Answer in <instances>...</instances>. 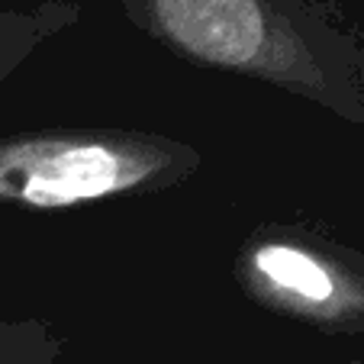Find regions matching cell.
<instances>
[{
  "instance_id": "2",
  "label": "cell",
  "mask_w": 364,
  "mask_h": 364,
  "mask_svg": "<svg viewBox=\"0 0 364 364\" xmlns=\"http://www.w3.org/2000/svg\"><path fill=\"white\" fill-rule=\"evenodd\" d=\"M123 181V165L107 149L52 151L26 174V197L42 206H65L107 193Z\"/></svg>"
},
{
  "instance_id": "1",
  "label": "cell",
  "mask_w": 364,
  "mask_h": 364,
  "mask_svg": "<svg viewBox=\"0 0 364 364\" xmlns=\"http://www.w3.org/2000/svg\"><path fill=\"white\" fill-rule=\"evenodd\" d=\"M155 14L191 52L239 62L262 48V0H155Z\"/></svg>"
}]
</instances>
